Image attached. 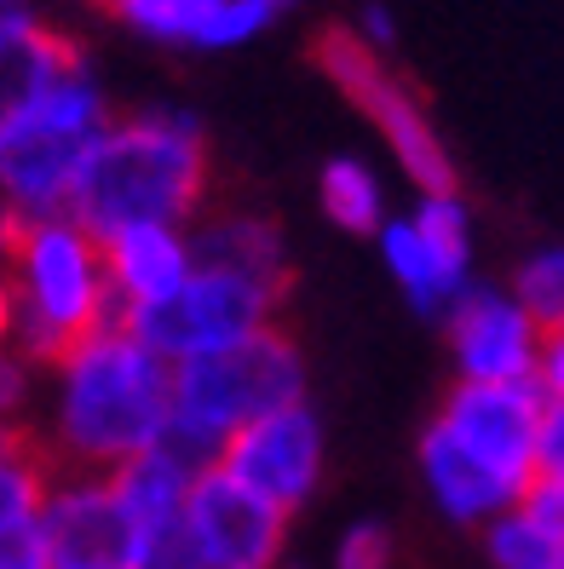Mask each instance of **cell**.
Wrapping results in <instances>:
<instances>
[{"mask_svg": "<svg viewBox=\"0 0 564 569\" xmlns=\"http://www.w3.org/2000/svg\"><path fill=\"white\" fill-rule=\"evenodd\" d=\"M174 362L121 317L47 362V443L70 472L116 466L168 443Z\"/></svg>", "mask_w": 564, "mask_h": 569, "instance_id": "cell-1", "label": "cell"}, {"mask_svg": "<svg viewBox=\"0 0 564 569\" xmlns=\"http://www.w3.org/2000/svg\"><path fill=\"white\" fill-rule=\"evenodd\" d=\"M542 415L547 391L536 380H455L415 449L433 507L461 529L513 512L536 483Z\"/></svg>", "mask_w": 564, "mask_h": 569, "instance_id": "cell-2", "label": "cell"}, {"mask_svg": "<svg viewBox=\"0 0 564 569\" xmlns=\"http://www.w3.org/2000/svg\"><path fill=\"white\" fill-rule=\"evenodd\" d=\"M214 184L208 132L190 110L156 104L105 127L98 150L81 167L70 213L110 237L127 224H196Z\"/></svg>", "mask_w": 564, "mask_h": 569, "instance_id": "cell-3", "label": "cell"}, {"mask_svg": "<svg viewBox=\"0 0 564 569\" xmlns=\"http://www.w3.org/2000/svg\"><path fill=\"white\" fill-rule=\"evenodd\" d=\"M116 121L98 70L76 52L52 81L0 110V202L23 219L70 213L81 167Z\"/></svg>", "mask_w": 564, "mask_h": 569, "instance_id": "cell-4", "label": "cell"}, {"mask_svg": "<svg viewBox=\"0 0 564 569\" xmlns=\"http://www.w3.org/2000/svg\"><path fill=\"white\" fill-rule=\"evenodd\" d=\"M7 282L18 306V346L41 362L116 322L105 237L87 230L76 213L23 219L7 248Z\"/></svg>", "mask_w": 564, "mask_h": 569, "instance_id": "cell-5", "label": "cell"}, {"mask_svg": "<svg viewBox=\"0 0 564 569\" xmlns=\"http://www.w3.org/2000/svg\"><path fill=\"white\" fill-rule=\"evenodd\" d=\"M306 397V357L283 328H259L248 340L174 362V426L168 443L196 455L202 466L259 415Z\"/></svg>", "mask_w": 564, "mask_h": 569, "instance_id": "cell-6", "label": "cell"}, {"mask_svg": "<svg viewBox=\"0 0 564 569\" xmlns=\"http://www.w3.org/2000/svg\"><path fill=\"white\" fill-rule=\"evenodd\" d=\"M283 293H288V271H259V264H230V259L196 253L190 282L168 306H156L145 317H121V322L132 333H145L168 362H185V357L237 346L259 328H277Z\"/></svg>", "mask_w": 564, "mask_h": 569, "instance_id": "cell-7", "label": "cell"}, {"mask_svg": "<svg viewBox=\"0 0 564 569\" xmlns=\"http://www.w3.org/2000/svg\"><path fill=\"white\" fill-rule=\"evenodd\" d=\"M317 63H323V76L357 104V116L380 132V144L397 161V173H404L420 196L455 190V161L444 150V132L433 127V116H426L420 92L392 70L386 52L363 47L352 29H335V36H323Z\"/></svg>", "mask_w": 564, "mask_h": 569, "instance_id": "cell-8", "label": "cell"}, {"mask_svg": "<svg viewBox=\"0 0 564 569\" xmlns=\"http://www.w3.org/2000/svg\"><path fill=\"white\" fill-rule=\"evenodd\" d=\"M380 259L420 317H449L455 299H467L473 282V208L461 190L420 196L409 213L380 224Z\"/></svg>", "mask_w": 564, "mask_h": 569, "instance_id": "cell-9", "label": "cell"}, {"mask_svg": "<svg viewBox=\"0 0 564 569\" xmlns=\"http://www.w3.org/2000/svg\"><path fill=\"white\" fill-rule=\"evenodd\" d=\"M219 472H230L243 489H254L259 500H271L277 512H300L306 500L323 489L328 472V431L317 420V409L306 403H283L271 415L248 420L237 438L219 449Z\"/></svg>", "mask_w": 564, "mask_h": 569, "instance_id": "cell-10", "label": "cell"}, {"mask_svg": "<svg viewBox=\"0 0 564 569\" xmlns=\"http://www.w3.org/2000/svg\"><path fill=\"white\" fill-rule=\"evenodd\" d=\"M185 529L202 569H283V552H288V512L243 489L219 466H208L196 478Z\"/></svg>", "mask_w": 564, "mask_h": 569, "instance_id": "cell-11", "label": "cell"}, {"mask_svg": "<svg viewBox=\"0 0 564 569\" xmlns=\"http://www.w3.org/2000/svg\"><path fill=\"white\" fill-rule=\"evenodd\" d=\"M455 380H536L547 328L518 306L513 288H473L444 317Z\"/></svg>", "mask_w": 564, "mask_h": 569, "instance_id": "cell-12", "label": "cell"}, {"mask_svg": "<svg viewBox=\"0 0 564 569\" xmlns=\"http://www.w3.org/2000/svg\"><path fill=\"white\" fill-rule=\"evenodd\" d=\"M47 541L58 563H132V523L110 472H63L47 489Z\"/></svg>", "mask_w": 564, "mask_h": 569, "instance_id": "cell-13", "label": "cell"}, {"mask_svg": "<svg viewBox=\"0 0 564 569\" xmlns=\"http://www.w3.org/2000/svg\"><path fill=\"white\" fill-rule=\"evenodd\" d=\"M105 271L116 293V317H145L190 282L196 230L190 224H127L105 237Z\"/></svg>", "mask_w": 564, "mask_h": 569, "instance_id": "cell-14", "label": "cell"}, {"mask_svg": "<svg viewBox=\"0 0 564 569\" xmlns=\"http://www.w3.org/2000/svg\"><path fill=\"white\" fill-rule=\"evenodd\" d=\"M110 12L132 36L179 52H237L271 23L259 0H110Z\"/></svg>", "mask_w": 564, "mask_h": 569, "instance_id": "cell-15", "label": "cell"}, {"mask_svg": "<svg viewBox=\"0 0 564 569\" xmlns=\"http://www.w3.org/2000/svg\"><path fill=\"white\" fill-rule=\"evenodd\" d=\"M70 58L76 47L41 18L36 0H0V110L52 81Z\"/></svg>", "mask_w": 564, "mask_h": 569, "instance_id": "cell-16", "label": "cell"}, {"mask_svg": "<svg viewBox=\"0 0 564 569\" xmlns=\"http://www.w3.org/2000/svg\"><path fill=\"white\" fill-rule=\"evenodd\" d=\"M317 208L328 224H340L346 237H380V224L392 219L386 208V179L363 156H335L317 173Z\"/></svg>", "mask_w": 564, "mask_h": 569, "instance_id": "cell-17", "label": "cell"}, {"mask_svg": "<svg viewBox=\"0 0 564 569\" xmlns=\"http://www.w3.org/2000/svg\"><path fill=\"white\" fill-rule=\"evenodd\" d=\"M484 552L489 569H564V535L518 500L513 512L484 523Z\"/></svg>", "mask_w": 564, "mask_h": 569, "instance_id": "cell-18", "label": "cell"}, {"mask_svg": "<svg viewBox=\"0 0 564 569\" xmlns=\"http://www.w3.org/2000/svg\"><path fill=\"white\" fill-rule=\"evenodd\" d=\"M47 489H52V472H47L41 455L18 449V455L0 460V535H12L23 523H41Z\"/></svg>", "mask_w": 564, "mask_h": 569, "instance_id": "cell-19", "label": "cell"}, {"mask_svg": "<svg viewBox=\"0 0 564 569\" xmlns=\"http://www.w3.org/2000/svg\"><path fill=\"white\" fill-rule=\"evenodd\" d=\"M513 293L542 328H558L564 322V242L524 253V264L513 271Z\"/></svg>", "mask_w": 564, "mask_h": 569, "instance_id": "cell-20", "label": "cell"}, {"mask_svg": "<svg viewBox=\"0 0 564 569\" xmlns=\"http://www.w3.org/2000/svg\"><path fill=\"white\" fill-rule=\"evenodd\" d=\"M41 375H47V362L29 357L23 346L0 351V420L18 426L29 415V403H36V391H41Z\"/></svg>", "mask_w": 564, "mask_h": 569, "instance_id": "cell-21", "label": "cell"}, {"mask_svg": "<svg viewBox=\"0 0 564 569\" xmlns=\"http://www.w3.org/2000/svg\"><path fill=\"white\" fill-rule=\"evenodd\" d=\"M392 563H397V547L386 523H352L335 547V569H392Z\"/></svg>", "mask_w": 564, "mask_h": 569, "instance_id": "cell-22", "label": "cell"}, {"mask_svg": "<svg viewBox=\"0 0 564 569\" xmlns=\"http://www.w3.org/2000/svg\"><path fill=\"white\" fill-rule=\"evenodd\" d=\"M0 569H58L47 523H23L12 535H0Z\"/></svg>", "mask_w": 564, "mask_h": 569, "instance_id": "cell-23", "label": "cell"}, {"mask_svg": "<svg viewBox=\"0 0 564 569\" xmlns=\"http://www.w3.org/2000/svg\"><path fill=\"white\" fill-rule=\"evenodd\" d=\"M352 36H357L363 47H375V52H386V58H392V47H397V23H392V12H386V7H375V0H369Z\"/></svg>", "mask_w": 564, "mask_h": 569, "instance_id": "cell-24", "label": "cell"}, {"mask_svg": "<svg viewBox=\"0 0 564 569\" xmlns=\"http://www.w3.org/2000/svg\"><path fill=\"white\" fill-rule=\"evenodd\" d=\"M536 386H542L547 397H558V403H564V322H558V328H547V346H542Z\"/></svg>", "mask_w": 564, "mask_h": 569, "instance_id": "cell-25", "label": "cell"}, {"mask_svg": "<svg viewBox=\"0 0 564 569\" xmlns=\"http://www.w3.org/2000/svg\"><path fill=\"white\" fill-rule=\"evenodd\" d=\"M18 346V306H12V282H7V259H0V351Z\"/></svg>", "mask_w": 564, "mask_h": 569, "instance_id": "cell-26", "label": "cell"}, {"mask_svg": "<svg viewBox=\"0 0 564 569\" xmlns=\"http://www.w3.org/2000/svg\"><path fill=\"white\" fill-rule=\"evenodd\" d=\"M18 224H23V213L0 202V259H7V248H12V237H18Z\"/></svg>", "mask_w": 564, "mask_h": 569, "instance_id": "cell-27", "label": "cell"}, {"mask_svg": "<svg viewBox=\"0 0 564 569\" xmlns=\"http://www.w3.org/2000/svg\"><path fill=\"white\" fill-rule=\"evenodd\" d=\"M23 449V431L12 426V420H0V460H7V455H18Z\"/></svg>", "mask_w": 564, "mask_h": 569, "instance_id": "cell-28", "label": "cell"}, {"mask_svg": "<svg viewBox=\"0 0 564 569\" xmlns=\"http://www.w3.org/2000/svg\"><path fill=\"white\" fill-rule=\"evenodd\" d=\"M58 569H139V563H58Z\"/></svg>", "mask_w": 564, "mask_h": 569, "instance_id": "cell-29", "label": "cell"}, {"mask_svg": "<svg viewBox=\"0 0 564 569\" xmlns=\"http://www.w3.org/2000/svg\"><path fill=\"white\" fill-rule=\"evenodd\" d=\"M81 7H110V0H81Z\"/></svg>", "mask_w": 564, "mask_h": 569, "instance_id": "cell-30", "label": "cell"}]
</instances>
